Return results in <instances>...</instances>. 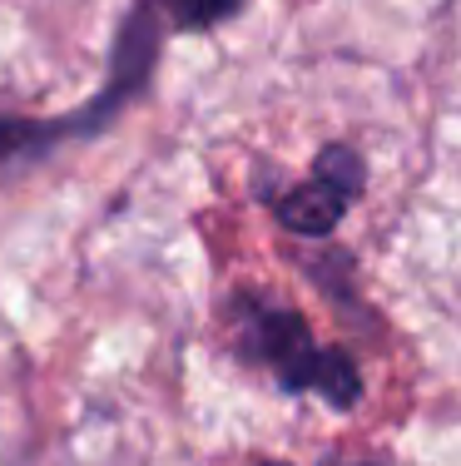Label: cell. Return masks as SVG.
Here are the masks:
<instances>
[{
  "mask_svg": "<svg viewBox=\"0 0 461 466\" xmlns=\"http://www.w3.org/2000/svg\"><path fill=\"white\" fill-rule=\"evenodd\" d=\"M228 328L254 368H263L288 397H323L333 412H353L362 402V372L343 348H323L298 308L238 288L228 298Z\"/></svg>",
  "mask_w": 461,
  "mask_h": 466,
  "instance_id": "cell-1",
  "label": "cell"
},
{
  "mask_svg": "<svg viewBox=\"0 0 461 466\" xmlns=\"http://www.w3.org/2000/svg\"><path fill=\"white\" fill-rule=\"evenodd\" d=\"M159 46H164L159 20L149 15L145 0H135V5L125 10V20H119L115 50H109V75H105L100 90H95V99L75 105L70 115H50V119L0 115V169L15 164V159H40V154H50L55 144H65V139L100 135L119 109H129V99L145 95L154 65H159Z\"/></svg>",
  "mask_w": 461,
  "mask_h": 466,
  "instance_id": "cell-2",
  "label": "cell"
},
{
  "mask_svg": "<svg viewBox=\"0 0 461 466\" xmlns=\"http://www.w3.org/2000/svg\"><path fill=\"white\" fill-rule=\"evenodd\" d=\"M362 188H367V159L353 144H327L317 149L313 174L273 198V218L298 238H327L357 208Z\"/></svg>",
  "mask_w": 461,
  "mask_h": 466,
  "instance_id": "cell-3",
  "label": "cell"
},
{
  "mask_svg": "<svg viewBox=\"0 0 461 466\" xmlns=\"http://www.w3.org/2000/svg\"><path fill=\"white\" fill-rule=\"evenodd\" d=\"M164 35H208L248 10V0H145Z\"/></svg>",
  "mask_w": 461,
  "mask_h": 466,
  "instance_id": "cell-4",
  "label": "cell"
},
{
  "mask_svg": "<svg viewBox=\"0 0 461 466\" xmlns=\"http://www.w3.org/2000/svg\"><path fill=\"white\" fill-rule=\"evenodd\" d=\"M333 466H377V461H333Z\"/></svg>",
  "mask_w": 461,
  "mask_h": 466,
  "instance_id": "cell-5",
  "label": "cell"
},
{
  "mask_svg": "<svg viewBox=\"0 0 461 466\" xmlns=\"http://www.w3.org/2000/svg\"><path fill=\"white\" fill-rule=\"evenodd\" d=\"M258 466H288V461H258Z\"/></svg>",
  "mask_w": 461,
  "mask_h": 466,
  "instance_id": "cell-6",
  "label": "cell"
}]
</instances>
